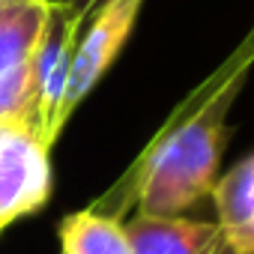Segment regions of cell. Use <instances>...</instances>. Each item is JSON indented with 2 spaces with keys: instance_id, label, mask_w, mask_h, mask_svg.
<instances>
[{
  "instance_id": "cell-5",
  "label": "cell",
  "mask_w": 254,
  "mask_h": 254,
  "mask_svg": "<svg viewBox=\"0 0 254 254\" xmlns=\"http://www.w3.org/2000/svg\"><path fill=\"white\" fill-rule=\"evenodd\" d=\"M132 254H218L221 233L215 221L186 215H144L123 221Z\"/></svg>"
},
{
  "instance_id": "cell-2",
  "label": "cell",
  "mask_w": 254,
  "mask_h": 254,
  "mask_svg": "<svg viewBox=\"0 0 254 254\" xmlns=\"http://www.w3.org/2000/svg\"><path fill=\"white\" fill-rule=\"evenodd\" d=\"M27 120H0V230L51 197V159Z\"/></svg>"
},
{
  "instance_id": "cell-1",
  "label": "cell",
  "mask_w": 254,
  "mask_h": 254,
  "mask_svg": "<svg viewBox=\"0 0 254 254\" xmlns=\"http://www.w3.org/2000/svg\"><path fill=\"white\" fill-rule=\"evenodd\" d=\"M251 69L254 24L218 69L168 114L132 168L93 203V209L120 221L132 206L144 215H183L189 206L209 197L230 141L227 111L242 93Z\"/></svg>"
},
{
  "instance_id": "cell-3",
  "label": "cell",
  "mask_w": 254,
  "mask_h": 254,
  "mask_svg": "<svg viewBox=\"0 0 254 254\" xmlns=\"http://www.w3.org/2000/svg\"><path fill=\"white\" fill-rule=\"evenodd\" d=\"M144 9V0H102L84 21V30L78 36L72 69H69V87L63 99V120L75 114V108L93 93V87L105 78V72L114 66L120 51L129 42L138 15Z\"/></svg>"
},
{
  "instance_id": "cell-10",
  "label": "cell",
  "mask_w": 254,
  "mask_h": 254,
  "mask_svg": "<svg viewBox=\"0 0 254 254\" xmlns=\"http://www.w3.org/2000/svg\"><path fill=\"white\" fill-rule=\"evenodd\" d=\"M54 6H63V9H69V12H75V15H81L84 21L90 18V12L102 3V0H51Z\"/></svg>"
},
{
  "instance_id": "cell-6",
  "label": "cell",
  "mask_w": 254,
  "mask_h": 254,
  "mask_svg": "<svg viewBox=\"0 0 254 254\" xmlns=\"http://www.w3.org/2000/svg\"><path fill=\"white\" fill-rule=\"evenodd\" d=\"M209 197L221 242L233 254H254V153L215 177Z\"/></svg>"
},
{
  "instance_id": "cell-9",
  "label": "cell",
  "mask_w": 254,
  "mask_h": 254,
  "mask_svg": "<svg viewBox=\"0 0 254 254\" xmlns=\"http://www.w3.org/2000/svg\"><path fill=\"white\" fill-rule=\"evenodd\" d=\"M33 57L0 75V120H27L33 126ZM36 132V129H33Z\"/></svg>"
},
{
  "instance_id": "cell-7",
  "label": "cell",
  "mask_w": 254,
  "mask_h": 254,
  "mask_svg": "<svg viewBox=\"0 0 254 254\" xmlns=\"http://www.w3.org/2000/svg\"><path fill=\"white\" fill-rule=\"evenodd\" d=\"M51 12V0H0V75L33 57Z\"/></svg>"
},
{
  "instance_id": "cell-8",
  "label": "cell",
  "mask_w": 254,
  "mask_h": 254,
  "mask_svg": "<svg viewBox=\"0 0 254 254\" xmlns=\"http://www.w3.org/2000/svg\"><path fill=\"white\" fill-rule=\"evenodd\" d=\"M60 254H132L120 218L99 209H81L60 221Z\"/></svg>"
},
{
  "instance_id": "cell-4",
  "label": "cell",
  "mask_w": 254,
  "mask_h": 254,
  "mask_svg": "<svg viewBox=\"0 0 254 254\" xmlns=\"http://www.w3.org/2000/svg\"><path fill=\"white\" fill-rule=\"evenodd\" d=\"M84 30V18L54 6L51 21L33 51V90H36V102H33V129L39 135V141L51 150L57 144V138L66 129L63 120V99H66V87H69V69H72V54L78 45V36Z\"/></svg>"
}]
</instances>
